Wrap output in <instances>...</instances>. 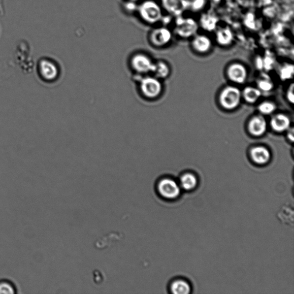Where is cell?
I'll return each mask as SVG.
<instances>
[{"instance_id":"cell-1","label":"cell","mask_w":294,"mask_h":294,"mask_svg":"<svg viewBox=\"0 0 294 294\" xmlns=\"http://www.w3.org/2000/svg\"><path fill=\"white\" fill-rule=\"evenodd\" d=\"M141 18L148 24H154L161 22L163 18L162 7L152 0L145 1L138 8Z\"/></svg>"},{"instance_id":"cell-2","label":"cell","mask_w":294,"mask_h":294,"mask_svg":"<svg viewBox=\"0 0 294 294\" xmlns=\"http://www.w3.org/2000/svg\"><path fill=\"white\" fill-rule=\"evenodd\" d=\"M198 29V24L195 19L185 18L181 16L176 20L175 32L179 37L189 38L195 36Z\"/></svg>"},{"instance_id":"cell-3","label":"cell","mask_w":294,"mask_h":294,"mask_svg":"<svg viewBox=\"0 0 294 294\" xmlns=\"http://www.w3.org/2000/svg\"><path fill=\"white\" fill-rule=\"evenodd\" d=\"M159 195L166 199H174L180 195L181 188L174 180L165 178L159 180L157 184Z\"/></svg>"},{"instance_id":"cell-4","label":"cell","mask_w":294,"mask_h":294,"mask_svg":"<svg viewBox=\"0 0 294 294\" xmlns=\"http://www.w3.org/2000/svg\"><path fill=\"white\" fill-rule=\"evenodd\" d=\"M240 90L233 86H228L225 89L220 96L221 104L227 109L236 108L240 103Z\"/></svg>"},{"instance_id":"cell-5","label":"cell","mask_w":294,"mask_h":294,"mask_svg":"<svg viewBox=\"0 0 294 294\" xmlns=\"http://www.w3.org/2000/svg\"><path fill=\"white\" fill-rule=\"evenodd\" d=\"M38 73L44 81H53L58 77L59 70L57 65L53 61L42 59L37 65Z\"/></svg>"},{"instance_id":"cell-6","label":"cell","mask_w":294,"mask_h":294,"mask_svg":"<svg viewBox=\"0 0 294 294\" xmlns=\"http://www.w3.org/2000/svg\"><path fill=\"white\" fill-rule=\"evenodd\" d=\"M140 88L143 94L148 98H157L161 94L162 85L157 78L148 77L142 79Z\"/></svg>"},{"instance_id":"cell-7","label":"cell","mask_w":294,"mask_h":294,"mask_svg":"<svg viewBox=\"0 0 294 294\" xmlns=\"http://www.w3.org/2000/svg\"><path fill=\"white\" fill-rule=\"evenodd\" d=\"M161 4L166 12L178 17L189 8L190 2L188 0H161Z\"/></svg>"},{"instance_id":"cell-8","label":"cell","mask_w":294,"mask_h":294,"mask_svg":"<svg viewBox=\"0 0 294 294\" xmlns=\"http://www.w3.org/2000/svg\"><path fill=\"white\" fill-rule=\"evenodd\" d=\"M132 65L134 70L140 73L153 72L155 64L146 55L139 54L133 57Z\"/></svg>"},{"instance_id":"cell-9","label":"cell","mask_w":294,"mask_h":294,"mask_svg":"<svg viewBox=\"0 0 294 294\" xmlns=\"http://www.w3.org/2000/svg\"><path fill=\"white\" fill-rule=\"evenodd\" d=\"M172 37V34L170 31L167 28L161 27L152 31L150 40L154 46L163 47L170 42Z\"/></svg>"},{"instance_id":"cell-10","label":"cell","mask_w":294,"mask_h":294,"mask_svg":"<svg viewBox=\"0 0 294 294\" xmlns=\"http://www.w3.org/2000/svg\"><path fill=\"white\" fill-rule=\"evenodd\" d=\"M228 75L231 81L242 84L247 78V72L244 65L235 64L231 65L228 69Z\"/></svg>"},{"instance_id":"cell-11","label":"cell","mask_w":294,"mask_h":294,"mask_svg":"<svg viewBox=\"0 0 294 294\" xmlns=\"http://www.w3.org/2000/svg\"><path fill=\"white\" fill-rule=\"evenodd\" d=\"M194 36L192 45L195 50L200 53H205L210 50L212 43L208 36L205 34H198Z\"/></svg>"},{"instance_id":"cell-12","label":"cell","mask_w":294,"mask_h":294,"mask_svg":"<svg viewBox=\"0 0 294 294\" xmlns=\"http://www.w3.org/2000/svg\"><path fill=\"white\" fill-rule=\"evenodd\" d=\"M267 130V123L263 117L256 116L249 124V131L252 134L260 136L263 134Z\"/></svg>"},{"instance_id":"cell-13","label":"cell","mask_w":294,"mask_h":294,"mask_svg":"<svg viewBox=\"0 0 294 294\" xmlns=\"http://www.w3.org/2000/svg\"><path fill=\"white\" fill-rule=\"evenodd\" d=\"M251 157L256 163L264 164L270 159L271 155L267 148L264 147H257L252 149Z\"/></svg>"},{"instance_id":"cell-14","label":"cell","mask_w":294,"mask_h":294,"mask_svg":"<svg viewBox=\"0 0 294 294\" xmlns=\"http://www.w3.org/2000/svg\"><path fill=\"white\" fill-rule=\"evenodd\" d=\"M271 125L273 130L276 132H284L288 130L290 125V120L288 116L283 114H279L273 117Z\"/></svg>"},{"instance_id":"cell-15","label":"cell","mask_w":294,"mask_h":294,"mask_svg":"<svg viewBox=\"0 0 294 294\" xmlns=\"http://www.w3.org/2000/svg\"><path fill=\"white\" fill-rule=\"evenodd\" d=\"M216 40L221 46H229L234 39L232 31L229 27H225L217 31Z\"/></svg>"},{"instance_id":"cell-16","label":"cell","mask_w":294,"mask_h":294,"mask_svg":"<svg viewBox=\"0 0 294 294\" xmlns=\"http://www.w3.org/2000/svg\"><path fill=\"white\" fill-rule=\"evenodd\" d=\"M217 24V19L216 17L210 15V14H204L200 17V26L204 30L209 31V32L216 29Z\"/></svg>"},{"instance_id":"cell-17","label":"cell","mask_w":294,"mask_h":294,"mask_svg":"<svg viewBox=\"0 0 294 294\" xmlns=\"http://www.w3.org/2000/svg\"><path fill=\"white\" fill-rule=\"evenodd\" d=\"M170 289L171 292L175 294H188L191 290L189 283L183 280H177L173 282Z\"/></svg>"},{"instance_id":"cell-18","label":"cell","mask_w":294,"mask_h":294,"mask_svg":"<svg viewBox=\"0 0 294 294\" xmlns=\"http://www.w3.org/2000/svg\"><path fill=\"white\" fill-rule=\"evenodd\" d=\"M181 185L182 188L186 190L195 189L197 185L196 176L192 174L183 175L181 179Z\"/></svg>"},{"instance_id":"cell-19","label":"cell","mask_w":294,"mask_h":294,"mask_svg":"<svg viewBox=\"0 0 294 294\" xmlns=\"http://www.w3.org/2000/svg\"><path fill=\"white\" fill-rule=\"evenodd\" d=\"M261 92L257 88L247 87L244 91L245 100L248 102L254 103L260 98Z\"/></svg>"},{"instance_id":"cell-20","label":"cell","mask_w":294,"mask_h":294,"mask_svg":"<svg viewBox=\"0 0 294 294\" xmlns=\"http://www.w3.org/2000/svg\"><path fill=\"white\" fill-rule=\"evenodd\" d=\"M169 72L168 65L164 62H159L155 64L153 72L158 78H165L168 75Z\"/></svg>"},{"instance_id":"cell-21","label":"cell","mask_w":294,"mask_h":294,"mask_svg":"<svg viewBox=\"0 0 294 294\" xmlns=\"http://www.w3.org/2000/svg\"><path fill=\"white\" fill-rule=\"evenodd\" d=\"M276 106L274 103L270 102H264L262 103L259 107V109L260 112L265 115H269L274 112Z\"/></svg>"},{"instance_id":"cell-22","label":"cell","mask_w":294,"mask_h":294,"mask_svg":"<svg viewBox=\"0 0 294 294\" xmlns=\"http://www.w3.org/2000/svg\"><path fill=\"white\" fill-rule=\"evenodd\" d=\"M15 293V289L12 284L5 281L0 282V294Z\"/></svg>"},{"instance_id":"cell-23","label":"cell","mask_w":294,"mask_h":294,"mask_svg":"<svg viewBox=\"0 0 294 294\" xmlns=\"http://www.w3.org/2000/svg\"><path fill=\"white\" fill-rule=\"evenodd\" d=\"M192 1L190 2V7L191 6L193 10H199L205 5V0H192Z\"/></svg>"},{"instance_id":"cell-24","label":"cell","mask_w":294,"mask_h":294,"mask_svg":"<svg viewBox=\"0 0 294 294\" xmlns=\"http://www.w3.org/2000/svg\"><path fill=\"white\" fill-rule=\"evenodd\" d=\"M259 86L260 88L263 90V91H267L270 90L272 87V84L270 82L268 81H261L259 83Z\"/></svg>"},{"instance_id":"cell-25","label":"cell","mask_w":294,"mask_h":294,"mask_svg":"<svg viewBox=\"0 0 294 294\" xmlns=\"http://www.w3.org/2000/svg\"><path fill=\"white\" fill-rule=\"evenodd\" d=\"M293 85H292V89L291 90H290V91L288 93V98L290 99V101H292V102L294 101V93H293Z\"/></svg>"},{"instance_id":"cell-26","label":"cell","mask_w":294,"mask_h":294,"mask_svg":"<svg viewBox=\"0 0 294 294\" xmlns=\"http://www.w3.org/2000/svg\"><path fill=\"white\" fill-rule=\"evenodd\" d=\"M130 1L132 2H137L138 1H140V0H130Z\"/></svg>"}]
</instances>
